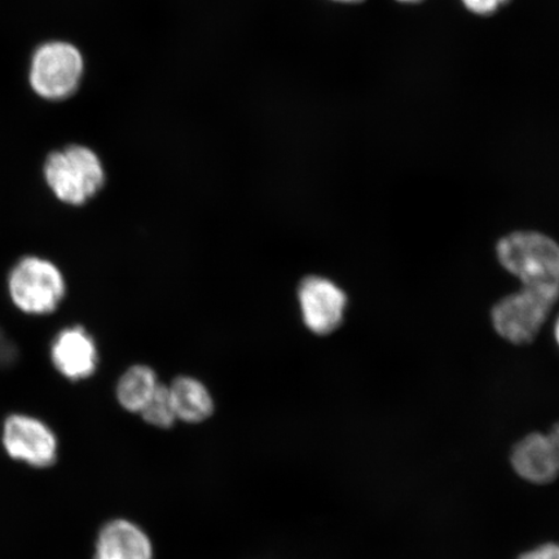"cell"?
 Returning a JSON list of instances; mask_svg holds the SVG:
<instances>
[{"label":"cell","mask_w":559,"mask_h":559,"mask_svg":"<svg viewBox=\"0 0 559 559\" xmlns=\"http://www.w3.org/2000/svg\"><path fill=\"white\" fill-rule=\"evenodd\" d=\"M463 4L473 13L486 16L498 11L501 5H504L509 0H461Z\"/></svg>","instance_id":"14"},{"label":"cell","mask_w":559,"mask_h":559,"mask_svg":"<svg viewBox=\"0 0 559 559\" xmlns=\"http://www.w3.org/2000/svg\"><path fill=\"white\" fill-rule=\"evenodd\" d=\"M520 559H559V545L545 544L543 547L527 551Z\"/></svg>","instance_id":"16"},{"label":"cell","mask_w":559,"mask_h":559,"mask_svg":"<svg viewBox=\"0 0 559 559\" xmlns=\"http://www.w3.org/2000/svg\"><path fill=\"white\" fill-rule=\"evenodd\" d=\"M45 178L56 198L68 205L80 206L102 190L105 173L94 151L83 145H70L48 156Z\"/></svg>","instance_id":"2"},{"label":"cell","mask_w":559,"mask_h":559,"mask_svg":"<svg viewBox=\"0 0 559 559\" xmlns=\"http://www.w3.org/2000/svg\"><path fill=\"white\" fill-rule=\"evenodd\" d=\"M140 415L143 416L145 423L156 426V428H171L175 419L178 418L177 414H175L169 386L158 383L155 394H153L150 402L145 404Z\"/></svg>","instance_id":"13"},{"label":"cell","mask_w":559,"mask_h":559,"mask_svg":"<svg viewBox=\"0 0 559 559\" xmlns=\"http://www.w3.org/2000/svg\"><path fill=\"white\" fill-rule=\"evenodd\" d=\"M158 383L156 373L150 367H131L118 382V402L126 411L140 414L155 394Z\"/></svg>","instance_id":"12"},{"label":"cell","mask_w":559,"mask_h":559,"mask_svg":"<svg viewBox=\"0 0 559 559\" xmlns=\"http://www.w3.org/2000/svg\"><path fill=\"white\" fill-rule=\"evenodd\" d=\"M10 295L21 311L45 314L56 310L66 295V280L44 258L26 257L11 271Z\"/></svg>","instance_id":"4"},{"label":"cell","mask_w":559,"mask_h":559,"mask_svg":"<svg viewBox=\"0 0 559 559\" xmlns=\"http://www.w3.org/2000/svg\"><path fill=\"white\" fill-rule=\"evenodd\" d=\"M516 474L535 485H548L559 477V453L550 436L531 435L512 452Z\"/></svg>","instance_id":"9"},{"label":"cell","mask_w":559,"mask_h":559,"mask_svg":"<svg viewBox=\"0 0 559 559\" xmlns=\"http://www.w3.org/2000/svg\"><path fill=\"white\" fill-rule=\"evenodd\" d=\"M499 262L523 286L559 292V245L534 230H520L499 241Z\"/></svg>","instance_id":"1"},{"label":"cell","mask_w":559,"mask_h":559,"mask_svg":"<svg viewBox=\"0 0 559 559\" xmlns=\"http://www.w3.org/2000/svg\"><path fill=\"white\" fill-rule=\"evenodd\" d=\"M170 394L177 418L198 424L212 416L214 402L209 390L191 377H179L170 386Z\"/></svg>","instance_id":"11"},{"label":"cell","mask_w":559,"mask_h":559,"mask_svg":"<svg viewBox=\"0 0 559 559\" xmlns=\"http://www.w3.org/2000/svg\"><path fill=\"white\" fill-rule=\"evenodd\" d=\"M397 2H403V3H416V2H419V0H397Z\"/></svg>","instance_id":"20"},{"label":"cell","mask_w":559,"mask_h":559,"mask_svg":"<svg viewBox=\"0 0 559 559\" xmlns=\"http://www.w3.org/2000/svg\"><path fill=\"white\" fill-rule=\"evenodd\" d=\"M94 559H153V547L135 523L116 520L100 531Z\"/></svg>","instance_id":"10"},{"label":"cell","mask_w":559,"mask_h":559,"mask_svg":"<svg viewBox=\"0 0 559 559\" xmlns=\"http://www.w3.org/2000/svg\"><path fill=\"white\" fill-rule=\"evenodd\" d=\"M549 436L551 437V439H554V442L557 445V450L559 453V424L555 426V429L551 430Z\"/></svg>","instance_id":"17"},{"label":"cell","mask_w":559,"mask_h":559,"mask_svg":"<svg viewBox=\"0 0 559 559\" xmlns=\"http://www.w3.org/2000/svg\"><path fill=\"white\" fill-rule=\"evenodd\" d=\"M558 299L557 290L523 286L495 305L491 312L495 331L514 345L531 344Z\"/></svg>","instance_id":"3"},{"label":"cell","mask_w":559,"mask_h":559,"mask_svg":"<svg viewBox=\"0 0 559 559\" xmlns=\"http://www.w3.org/2000/svg\"><path fill=\"white\" fill-rule=\"evenodd\" d=\"M85 70L79 48L67 41H48L34 52L31 85L47 100H64L79 88Z\"/></svg>","instance_id":"5"},{"label":"cell","mask_w":559,"mask_h":559,"mask_svg":"<svg viewBox=\"0 0 559 559\" xmlns=\"http://www.w3.org/2000/svg\"><path fill=\"white\" fill-rule=\"evenodd\" d=\"M555 337H556V341H557V345L559 347V318L556 321V325H555Z\"/></svg>","instance_id":"18"},{"label":"cell","mask_w":559,"mask_h":559,"mask_svg":"<svg viewBox=\"0 0 559 559\" xmlns=\"http://www.w3.org/2000/svg\"><path fill=\"white\" fill-rule=\"evenodd\" d=\"M17 348L4 332L0 331V367H9L17 359Z\"/></svg>","instance_id":"15"},{"label":"cell","mask_w":559,"mask_h":559,"mask_svg":"<svg viewBox=\"0 0 559 559\" xmlns=\"http://www.w3.org/2000/svg\"><path fill=\"white\" fill-rule=\"evenodd\" d=\"M3 444L12 459L35 467H47L58 457V439L40 419L25 415L7 418Z\"/></svg>","instance_id":"7"},{"label":"cell","mask_w":559,"mask_h":559,"mask_svg":"<svg viewBox=\"0 0 559 559\" xmlns=\"http://www.w3.org/2000/svg\"><path fill=\"white\" fill-rule=\"evenodd\" d=\"M300 311L307 328L319 335L337 331L344 321L347 297L332 280L309 276L298 290Z\"/></svg>","instance_id":"6"},{"label":"cell","mask_w":559,"mask_h":559,"mask_svg":"<svg viewBox=\"0 0 559 559\" xmlns=\"http://www.w3.org/2000/svg\"><path fill=\"white\" fill-rule=\"evenodd\" d=\"M51 359L55 368L68 380L88 379L97 367L95 342L82 326L68 328L55 338Z\"/></svg>","instance_id":"8"},{"label":"cell","mask_w":559,"mask_h":559,"mask_svg":"<svg viewBox=\"0 0 559 559\" xmlns=\"http://www.w3.org/2000/svg\"><path fill=\"white\" fill-rule=\"evenodd\" d=\"M334 2L355 3V2H360V0H334Z\"/></svg>","instance_id":"19"}]
</instances>
